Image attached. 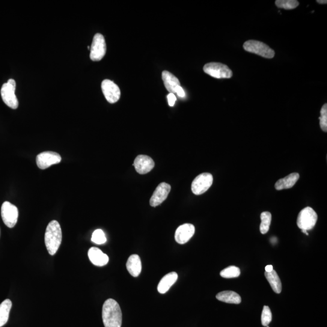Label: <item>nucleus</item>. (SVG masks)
I'll list each match as a JSON object with an SVG mask.
<instances>
[{
  "label": "nucleus",
  "instance_id": "obj_10",
  "mask_svg": "<svg viewBox=\"0 0 327 327\" xmlns=\"http://www.w3.org/2000/svg\"><path fill=\"white\" fill-rule=\"evenodd\" d=\"M38 167L42 170L57 165L61 161V157L54 151H47L38 154L36 158Z\"/></svg>",
  "mask_w": 327,
  "mask_h": 327
},
{
  "label": "nucleus",
  "instance_id": "obj_27",
  "mask_svg": "<svg viewBox=\"0 0 327 327\" xmlns=\"http://www.w3.org/2000/svg\"><path fill=\"white\" fill-rule=\"evenodd\" d=\"M92 241L97 244H103L107 241L105 233L101 229H97L92 234Z\"/></svg>",
  "mask_w": 327,
  "mask_h": 327
},
{
  "label": "nucleus",
  "instance_id": "obj_30",
  "mask_svg": "<svg viewBox=\"0 0 327 327\" xmlns=\"http://www.w3.org/2000/svg\"><path fill=\"white\" fill-rule=\"evenodd\" d=\"M175 94H177L178 95V97H180V98L185 97L186 95L185 92H184L183 89L182 87H181V86H179V87H178L177 89L176 93Z\"/></svg>",
  "mask_w": 327,
  "mask_h": 327
},
{
  "label": "nucleus",
  "instance_id": "obj_25",
  "mask_svg": "<svg viewBox=\"0 0 327 327\" xmlns=\"http://www.w3.org/2000/svg\"><path fill=\"white\" fill-rule=\"evenodd\" d=\"M276 7L284 10H293L298 7L299 3L296 0H277L275 2Z\"/></svg>",
  "mask_w": 327,
  "mask_h": 327
},
{
  "label": "nucleus",
  "instance_id": "obj_22",
  "mask_svg": "<svg viewBox=\"0 0 327 327\" xmlns=\"http://www.w3.org/2000/svg\"><path fill=\"white\" fill-rule=\"evenodd\" d=\"M13 303L10 299H6L0 304V327L8 322Z\"/></svg>",
  "mask_w": 327,
  "mask_h": 327
},
{
  "label": "nucleus",
  "instance_id": "obj_21",
  "mask_svg": "<svg viewBox=\"0 0 327 327\" xmlns=\"http://www.w3.org/2000/svg\"><path fill=\"white\" fill-rule=\"evenodd\" d=\"M265 276L269 281L270 286L276 293L279 294L282 291V283L278 273L273 270L271 272H265Z\"/></svg>",
  "mask_w": 327,
  "mask_h": 327
},
{
  "label": "nucleus",
  "instance_id": "obj_1",
  "mask_svg": "<svg viewBox=\"0 0 327 327\" xmlns=\"http://www.w3.org/2000/svg\"><path fill=\"white\" fill-rule=\"evenodd\" d=\"M102 317L105 327H121L122 312L115 300L108 299L104 303Z\"/></svg>",
  "mask_w": 327,
  "mask_h": 327
},
{
  "label": "nucleus",
  "instance_id": "obj_31",
  "mask_svg": "<svg viewBox=\"0 0 327 327\" xmlns=\"http://www.w3.org/2000/svg\"><path fill=\"white\" fill-rule=\"evenodd\" d=\"M273 270V266L272 265H269L266 267V272H271Z\"/></svg>",
  "mask_w": 327,
  "mask_h": 327
},
{
  "label": "nucleus",
  "instance_id": "obj_20",
  "mask_svg": "<svg viewBox=\"0 0 327 327\" xmlns=\"http://www.w3.org/2000/svg\"><path fill=\"white\" fill-rule=\"evenodd\" d=\"M216 298L218 301L228 304H239L242 301L239 294L233 291H221L216 294Z\"/></svg>",
  "mask_w": 327,
  "mask_h": 327
},
{
  "label": "nucleus",
  "instance_id": "obj_11",
  "mask_svg": "<svg viewBox=\"0 0 327 327\" xmlns=\"http://www.w3.org/2000/svg\"><path fill=\"white\" fill-rule=\"evenodd\" d=\"M102 89L106 99L109 103H117L120 100L121 91L118 86L109 79H105L102 82Z\"/></svg>",
  "mask_w": 327,
  "mask_h": 327
},
{
  "label": "nucleus",
  "instance_id": "obj_9",
  "mask_svg": "<svg viewBox=\"0 0 327 327\" xmlns=\"http://www.w3.org/2000/svg\"><path fill=\"white\" fill-rule=\"evenodd\" d=\"M106 53V43L103 35H95L91 47L90 58L92 61L102 60Z\"/></svg>",
  "mask_w": 327,
  "mask_h": 327
},
{
  "label": "nucleus",
  "instance_id": "obj_19",
  "mask_svg": "<svg viewBox=\"0 0 327 327\" xmlns=\"http://www.w3.org/2000/svg\"><path fill=\"white\" fill-rule=\"evenodd\" d=\"M299 178V175L298 173L288 175V176L282 178L276 183L275 189L277 190L290 189L295 185Z\"/></svg>",
  "mask_w": 327,
  "mask_h": 327
},
{
  "label": "nucleus",
  "instance_id": "obj_16",
  "mask_svg": "<svg viewBox=\"0 0 327 327\" xmlns=\"http://www.w3.org/2000/svg\"><path fill=\"white\" fill-rule=\"evenodd\" d=\"M126 267L128 272L133 277H138L142 270L141 259L138 255L130 256L127 261Z\"/></svg>",
  "mask_w": 327,
  "mask_h": 327
},
{
  "label": "nucleus",
  "instance_id": "obj_24",
  "mask_svg": "<svg viewBox=\"0 0 327 327\" xmlns=\"http://www.w3.org/2000/svg\"><path fill=\"white\" fill-rule=\"evenodd\" d=\"M240 274V270L236 266H230L224 270H222L220 275L224 278H234L239 277Z\"/></svg>",
  "mask_w": 327,
  "mask_h": 327
},
{
  "label": "nucleus",
  "instance_id": "obj_5",
  "mask_svg": "<svg viewBox=\"0 0 327 327\" xmlns=\"http://www.w3.org/2000/svg\"><path fill=\"white\" fill-rule=\"evenodd\" d=\"M16 83L13 79H10L8 83L3 85L1 95L4 103L10 108L16 109L19 107V101L16 95Z\"/></svg>",
  "mask_w": 327,
  "mask_h": 327
},
{
  "label": "nucleus",
  "instance_id": "obj_29",
  "mask_svg": "<svg viewBox=\"0 0 327 327\" xmlns=\"http://www.w3.org/2000/svg\"><path fill=\"white\" fill-rule=\"evenodd\" d=\"M168 103L169 106L173 107L177 101V98L174 94H169L168 95Z\"/></svg>",
  "mask_w": 327,
  "mask_h": 327
},
{
  "label": "nucleus",
  "instance_id": "obj_8",
  "mask_svg": "<svg viewBox=\"0 0 327 327\" xmlns=\"http://www.w3.org/2000/svg\"><path fill=\"white\" fill-rule=\"evenodd\" d=\"M213 178L212 174L203 173L198 175L193 181L192 191L196 195H200L207 192L212 186Z\"/></svg>",
  "mask_w": 327,
  "mask_h": 327
},
{
  "label": "nucleus",
  "instance_id": "obj_15",
  "mask_svg": "<svg viewBox=\"0 0 327 327\" xmlns=\"http://www.w3.org/2000/svg\"><path fill=\"white\" fill-rule=\"evenodd\" d=\"M88 257L91 263L98 267L106 266L109 261L108 256L97 248H92L89 250Z\"/></svg>",
  "mask_w": 327,
  "mask_h": 327
},
{
  "label": "nucleus",
  "instance_id": "obj_2",
  "mask_svg": "<svg viewBox=\"0 0 327 327\" xmlns=\"http://www.w3.org/2000/svg\"><path fill=\"white\" fill-rule=\"evenodd\" d=\"M45 245L50 255L56 254L62 241V231L58 221L53 220L49 223L44 236Z\"/></svg>",
  "mask_w": 327,
  "mask_h": 327
},
{
  "label": "nucleus",
  "instance_id": "obj_12",
  "mask_svg": "<svg viewBox=\"0 0 327 327\" xmlns=\"http://www.w3.org/2000/svg\"><path fill=\"white\" fill-rule=\"evenodd\" d=\"M171 190L170 184L166 183L159 184L151 196L150 200V206L154 207L161 204L167 199Z\"/></svg>",
  "mask_w": 327,
  "mask_h": 327
},
{
  "label": "nucleus",
  "instance_id": "obj_23",
  "mask_svg": "<svg viewBox=\"0 0 327 327\" xmlns=\"http://www.w3.org/2000/svg\"><path fill=\"white\" fill-rule=\"evenodd\" d=\"M261 223L260 231L262 234L268 232L272 222V214L269 212H264L261 215Z\"/></svg>",
  "mask_w": 327,
  "mask_h": 327
},
{
  "label": "nucleus",
  "instance_id": "obj_26",
  "mask_svg": "<svg viewBox=\"0 0 327 327\" xmlns=\"http://www.w3.org/2000/svg\"><path fill=\"white\" fill-rule=\"evenodd\" d=\"M272 320V313L268 306H264L261 314V322L264 326H268Z\"/></svg>",
  "mask_w": 327,
  "mask_h": 327
},
{
  "label": "nucleus",
  "instance_id": "obj_18",
  "mask_svg": "<svg viewBox=\"0 0 327 327\" xmlns=\"http://www.w3.org/2000/svg\"><path fill=\"white\" fill-rule=\"evenodd\" d=\"M178 278L176 272H171L164 276L157 285V291L160 294H165L177 282Z\"/></svg>",
  "mask_w": 327,
  "mask_h": 327
},
{
  "label": "nucleus",
  "instance_id": "obj_32",
  "mask_svg": "<svg viewBox=\"0 0 327 327\" xmlns=\"http://www.w3.org/2000/svg\"><path fill=\"white\" fill-rule=\"evenodd\" d=\"M317 2L319 4H326L327 1L326 0H317Z\"/></svg>",
  "mask_w": 327,
  "mask_h": 327
},
{
  "label": "nucleus",
  "instance_id": "obj_17",
  "mask_svg": "<svg viewBox=\"0 0 327 327\" xmlns=\"http://www.w3.org/2000/svg\"><path fill=\"white\" fill-rule=\"evenodd\" d=\"M162 78L165 87L170 94L176 93L177 89L180 86V82L176 76L168 71H163Z\"/></svg>",
  "mask_w": 327,
  "mask_h": 327
},
{
  "label": "nucleus",
  "instance_id": "obj_6",
  "mask_svg": "<svg viewBox=\"0 0 327 327\" xmlns=\"http://www.w3.org/2000/svg\"><path fill=\"white\" fill-rule=\"evenodd\" d=\"M204 72L213 78H230L233 75L232 71L227 65L219 63V62H210L204 65Z\"/></svg>",
  "mask_w": 327,
  "mask_h": 327
},
{
  "label": "nucleus",
  "instance_id": "obj_4",
  "mask_svg": "<svg viewBox=\"0 0 327 327\" xmlns=\"http://www.w3.org/2000/svg\"><path fill=\"white\" fill-rule=\"evenodd\" d=\"M243 49L247 52L255 53L266 58L274 57L275 52L266 44L257 40L246 41L243 45Z\"/></svg>",
  "mask_w": 327,
  "mask_h": 327
},
{
  "label": "nucleus",
  "instance_id": "obj_14",
  "mask_svg": "<svg viewBox=\"0 0 327 327\" xmlns=\"http://www.w3.org/2000/svg\"><path fill=\"white\" fill-rule=\"evenodd\" d=\"M135 170L139 174L144 175L152 170L154 167V162L152 158L147 155H139L136 157L134 163Z\"/></svg>",
  "mask_w": 327,
  "mask_h": 327
},
{
  "label": "nucleus",
  "instance_id": "obj_33",
  "mask_svg": "<svg viewBox=\"0 0 327 327\" xmlns=\"http://www.w3.org/2000/svg\"><path fill=\"white\" fill-rule=\"evenodd\" d=\"M88 49H91V47L89 46L88 47Z\"/></svg>",
  "mask_w": 327,
  "mask_h": 327
},
{
  "label": "nucleus",
  "instance_id": "obj_3",
  "mask_svg": "<svg viewBox=\"0 0 327 327\" xmlns=\"http://www.w3.org/2000/svg\"><path fill=\"white\" fill-rule=\"evenodd\" d=\"M317 221L316 212L310 207L304 208L299 212L297 219V225L302 230H310L313 229Z\"/></svg>",
  "mask_w": 327,
  "mask_h": 327
},
{
  "label": "nucleus",
  "instance_id": "obj_28",
  "mask_svg": "<svg viewBox=\"0 0 327 327\" xmlns=\"http://www.w3.org/2000/svg\"><path fill=\"white\" fill-rule=\"evenodd\" d=\"M320 126L323 132H327V105L325 104L320 111Z\"/></svg>",
  "mask_w": 327,
  "mask_h": 327
},
{
  "label": "nucleus",
  "instance_id": "obj_13",
  "mask_svg": "<svg viewBox=\"0 0 327 327\" xmlns=\"http://www.w3.org/2000/svg\"><path fill=\"white\" fill-rule=\"evenodd\" d=\"M195 232V228L193 224L181 225L177 229L175 232V240L180 244H184L189 241V240L194 235Z\"/></svg>",
  "mask_w": 327,
  "mask_h": 327
},
{
  "label": "nucleus",
  "instance_id": "obj_7",
  "mask_svg": "<svg viewBox=\"0 0 327 327\" xmlns=\"http://www.w3.org/2000/svg\"><path fill=\"white\" fill-rule=\"evenodd\" d=\"M1 214L5 224L9 228L14 227L19 218L18 208L10 202L6 201L2 205Z\"/></svg>",
  "mask_w": 327,
  "mask_h": 327
}]
</instances>
